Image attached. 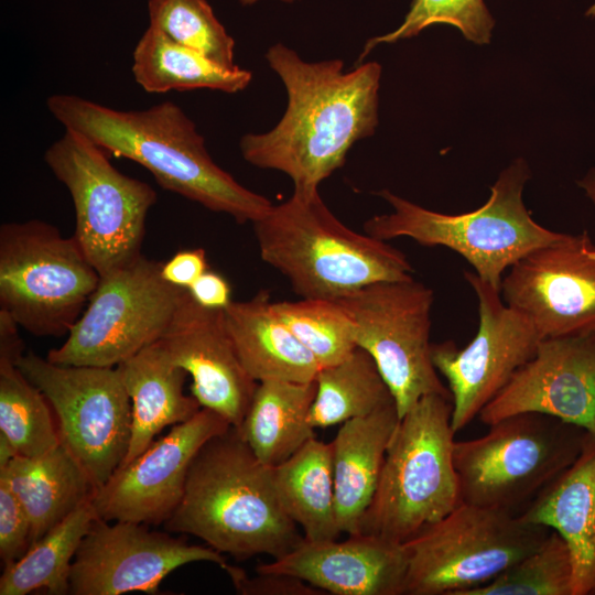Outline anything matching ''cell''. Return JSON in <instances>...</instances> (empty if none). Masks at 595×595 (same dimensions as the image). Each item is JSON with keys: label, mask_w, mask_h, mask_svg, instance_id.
Here are the masks:
<instances>
[{"label": "cell", "mask_w": 595, "mask_h": 595, "mask_svg": "<svg viewBox=\"0 0 595 595\" xmlns=\"http://www.w3.org/2000/svg\"><path fill=\"white\" fill-rule=\"evenodd\" d=\"M537 412L595 432V331L543 338L536 355L480 411L490 425Z\"/></svg>", "instance_id": "ac0fdd59"}, {"label": "cell", "mask_w": 595, "mask_h": 595, "mask_svg": "<svg viewBox=\"0 0 595 595\" xmlns=\"http://www.w3.org/2000/svg\"><path fill=\"white\" fill-rule=\"evenodd\" d=\"M273 309L321 368L342 361L357 347L353 322L335 300L301 298L273 302Z\"/></svg>", "instance_id": "d6a6232c"}, {"label": "cell", "mask_w": 595, "mask_h": 595, "mask_svg": "<svg viewBox=\"0 0 595 595\" xmlns=\"http://www.w3.org/2000/svg\"><path fill=\"white\" fill-rule=\"evenodd\" d=\"M500 295L543 338L594 332L595 242L587 231L561 234L507 270Z\"/></svg>", "instance_id": "2e32d148"}, {"label": "cell", "mask_w": 595, "mask_h": 595, "mask_svg": "<svg viewBox=\"0 0 595 595\" xmlns=\"http://www.w3.org/2000/svg\"><path fill=\"white\" fill-rule=\"evenodd\" d=\"M315 383L309 416L314 429L366 416L394 402L376 361L358 346L342 361L322 367Z\"/></svg>", "instance_id": "f546056e"}, {"label": "cell", "mask_w": 595, "mask_h": 595, "mask_svg": "<svg viewBox=\"0 0 595 595\" xmlns=\"http://www.w3.org/2000/svg\"><path fill=\"white\" fill-rule=\"evenodd\" d=\"M587 14L595 17V4L587 11Z\"/></svg>", "instance_id": "7bdbcfd3"}, {"label": "cell", "mask_w": 595, "mask_h": 595, "mask_svg": "<svg viewBox=\"0 0 595 595\" xmlns=\"http://www.w3.org/2000/svg\"><path fill=\"white\" fill-rule=\"evenodd\" d=\"M400 416L392 402L348 420L331 441L336 520L340 533H358L375 495L386 453Z\"/></svg>", "instance_id": "7402d4cb"}, {"label": "cell", "mask_w": 595, "mask_h": 595, "mask_svg": "<svg viewBox=\"0 0 595 595\" xmlns=\"http://www.w3.org/2000/svg\"><path fill=\"white\" fill-rule=\"evenodd\" d=\"M530 176L527 162L515 160L499 174L483 206L457 215L434 212L381 190L377 195L392 210L367 219L364 231L385 241L408 237L421 246L450 248L500 291L504 273L515 262L562 234L538 224L524 206L522 192Z\"/></svg>", "instance_id": "5b68a950"}, {"label": "cell", "mask_w": 595, "mask_h": 595, "mask_svg": "<svg viewBox=\"0 0 595 595\" xmlns=\"http://www.w3.org/2000/svg\"><path fill=\"white\" fill-rule=\"evenodd\" d=\"M149 25L172 41L227 66L235 64V40L206 0H149Z\"/></svg>", "instance_id": "836d02e7"}, {"label": "cell", "mask_w": 595, "mask_h": 595, "mask_svg": "<svg viewBox=\"0 0 595 595\" xmlns=\"http://www.w3.org/2000/svg\"><path fill=\"white\" fill-rule=\"evenodd\" d=\"M224 317L236 353L253 380H315L318 361L279 317L267 290L247 301H231Z\"/></svg>", "instance_id": "603a6c76"}, {"label": "cell", "mask_w": 595, "mask_h": 595, "mask_svg": "<svg viewBox=\"0 0 595 595\" xmlns=\"http://www.w3.org/2000/svg\"><path fill=\"white\" fill-rule=\"evenodd\" d=\"M136 83L149 94L199 88L236 94L248 87L252 74L238 65H220L148 26L132 53Z\"/></svg>", "instance_id": "4316f807"}, {"label": "cell", "mask_w": 595, "mask_h": 595, "mask_svg": "<svg viewBox=\"0 0 595 595\" xmlns=\"http://www.w3.org/2000/svg\"><path fill=\"white\" fill-rule=\"evenodd\" d=\"M315 393V380L258 382L237 429L260 462L275 467L315 437L309 420Z\"/></svg>", "instance_id": "484cf974"}, {"label": "cell", "mask_w": 595, "mask_h": 595, "mask_svg": "<svg viewBox=\"0 0 595 595\" xmlns=\"http://www.w3.org/2000/svg\"><path fill=\"white\" fill-rule=\"evenodd\" d=\"M30 538L28 513L7 480L0 476V558L4 566L25 553Z\"/></svg>", "instance_id": "d590c367"}, {"label": "cell", "mask_w": 595, "mask_h": 595, "mask_svg": "<svg viewBox=\"0 0 595 595\" xmlns=\"http://www.w3.org/2000/svg\"><path fill=\"white\" fill-rule=\"evenodd\" d=\"M573 577L570 548L551 530L537 550L488 583L461 595H573Z\"/></svg>", "instance_id": "1f68e13d"}, {"label": "cell", "mask_w": 595, "mask_h": 595, "mask_svg": "<svg viewBox=\"0 0 595 595\" xmlns=\"http://www.w3.org/2000/svg\"><path fill=\"white\" fill-rule=\"evenodd\" d=\"M483 436L455 441L462 502L519 515L577 458L586 430L524 412L488 425Z\"/></svg>", "instance_id": "52a82bcc"}, {"label": "cell", "mask_w": 595, "mask_h": 595, "mask_svg": "<svg viewBox=\"0 0 595 595\" xmlns=\"http://www.w3.org/2000/svg\"><path fill=\"white\" fill-rule=\"evenodd\" d=\"M31 523L30 545L88 500L94 487L86 473L61 443L37 457L17 455L0 468Z\"/></svg>", "instance_id": "d4e9b609"}, {"label": "cell", "mask_w": 595, "mask_h": 595, "mask_svg": "<svg viewBox=\"0 0 595 595\" xmlns=\"http://www.w3.org/2000/svg\"><path fill=\"white\" fill-rule=\"evenodd\" d=\"M161 267L140 255L100 277L65 342L46 358L60 365L117 367L159 340L185 289L166 282Z\"/></svg>", "instance_id": "8fae6325"}, {"label": "cell", "mask_w": 595, "mask_h": 595, "mask_svg": "<svg viewBox=\"0 0 595 595\" xmlns=\"http://www.w3.org/2000/svg\"><path fill=\"white\" fill-rule=\"evenodd\" d=\"M202 306L224 310L230 302V286L220 274L207 270L187 288Z\"/></svg>", "instance_id": "f35d334b"}, {"label": "cell", "mask_w": 595, "mask_h": 595, "mask_svg": "<svg viewBox=\"0 0 595 595\" xmlns=\"http://www.w3.org/2000/svg\"><path fill=\"white\" fill-rule=\"evenodd\" d=\"M17 455L19 454L14 446L7 436L0 432V468L7 466Z\"/></svg>", "instance_id": "ab89813d"}, {"label": "cell", "mask_w": 595, "mask_h": 595, "mask_svg": "<svg viewBox=\"0 0 595 595\" xmlns=\"http://www.w3.org/2000/svg\"><path fill=\"white\" fill-rule=\"evenodd\" d=\"M131 400V437L127 464L144 452L164 428L186 422L201 404L184 393L187 372L173 364L160 340L117 366Z\"/></svg>", "instance_id": "cb8c5ba5"}, {"label": "cell", "mask_w": 595, "mask_h": 595, "mask_svg": "<svg viewBox=\"0 0 595 595\" xmlns=\"http://www.w3.org/2000/svg\"><path fill=\"white\" fill-rule=\"evenodd\" d=\"M232 584L242 595H322L321 589L293 576L259 574L249 577L245 572Z\"/></svg>", "instance_id": "8d00e7d4"}, {"label": "cell", "mask_w": 595, "mask_h": 595, "mask_svg": "<svg viewBox=\"0 0 595 595\" xmlns=\"http://www.w3.org/2000/svg\"><path fill=\"white\" fill-rule=\"evenodd\" d=\"M335 301L353 322L356 345L376 361L400 418L426 394L451 397L432 361L431 288L412 277L372 283Z\"/></svg>", "instance_id": "4fadbf2b"}, {"label": "cell", "mask_w": 595, "mask_h": 595, "mask_svg": "<svg viewBox=\"0 0 595 595\" xmlns=\"http://www.w3.org/2000/svg\"><path fill=\"white\" fill-rule=\"evenodd\" d=\"M256 572L298 577L334 595H403L407 553L403 543L371 534H348L343 541L303 538Z\"/></svg>", "instance_id": "ffe728a7"}, {"label": "cell", "mask_w": 595, "mask_h": 595, "mask_svg": "<svg viewBox=\"0 0 595 595\" xmlns=\"http://www.w3.org/2000/svg\"><path fill=\"white\" fill-rule=\"evenodd\" d=\"M109 156L69 129L44 153L72 197L73 237L100 277L141 255L148 213L158 199L151 185L117 170Z\"/></svg>", "instance_id": "9c48e42d"}, {"label": "cell", "mask_w": 595, "mask_h": 595, "mask_svg": "<svg viewBox=\"0 0 595 595\" xmlns=\"http://www.w3.org/2000/svg\"><path fill=\"white\" fill-rule=\"evenodd\" d=\"M452 413L451 397L431 393L400 418L358 533L404 543L462 502Z\"/></svg>", "instance_id": "8992f818"}, {"label": "cell", "mask_w": 595, "mask_h": 595, "mask_svg": "<svg viewBox=\"0 0 595 595\" xmlns=\"http://www.w3.org/2000/svg\"><path fill=\"white\" fill-rule=\"evenodd\" d=\"M266 60L288 96L280 121L264 133L241 137L242 158L286 174L294 190H315L345 163L359 140L378 126L381 66L368 62L344 72L343 61L310 63L278 43Z\"/></svg>", "instance_id": "6da1fadb"}, {"label": "cell", "mask_w": 595, "mask_h": 595, "mask_svg": "<svg viewBox=\"0 0 595 595\" xmlns=\"http://www.w3.org/2000/svg\"><path fill=\"white\" fill-rule=\"evenodd\" d=\"M231 425L220 414L201 410L153 443L131 462L120 465L91 496L98 518L144 524L166 522L185 489L190 466L213 436Z\"/></svg>", "instance_id": "e0dca14e"}, {"label": "cell", "mask_w": 595, "mask_h": 595, "mask_svg": "<svg viewBox=\"0 0 595 595\" xmlns=\"http://www.w3.org/2000/svg\"><path fill=\"white\" fill-rule=\"evenodd\" d=\"M98 518L91 497L4 566L0 595H26L44 588L52 595L69 594V574L77 549Z\"/></svg>", "instance_id": "f1b7e54d"}, {"label": "cell", "mask_w": 595, "mask_h": 595, "mask_svg": "<svg viewBox=\"0 0 595 595\" xmlns=\"http://www.w3.org/2000/svg\"><path fill=\"white\" fill-rule=\"evenodd\" d=\"M46 397L61 443L90 480L102 486L126 458L131 400L118 367L60 365L29 351L17 361Z\"/></svg>", "instance_id": "7c38bea8"}, {"label": "cell", "mask_w": 595, "mask_h": 595, "mask_svg": "<svg viewBox=\"0 0 595 595\" xmlns=\"http://www.w3.org/2000/svg\"><path fill=\"white\" fill-rule=\"evenodd\" d=\"M159 340L173 364L192 377L191 391L201 407L220 414L231 426H240L258 382L236 353L224 310L199 305L184 289Z\"/></svg>", "instance_id": "d6986e66"}, {"label": "cell", "mask_w": 595, "mask_h": 595, "mask_svg": "<svg viewBox=\"0 0 595 595\" xmlns=\"http://www.w3.org/2000/svg\"><path fill=\"white\" fill-rule=\"evenodd\" d=\"M433 24L453 25L466 40L475 44H487L495 21L484 0H412L402 23L390 33L369 39L358 61L361 62L378 44L413 37Z\"/></svg>", "instance_id": "e575fe53"}, {"label": "cell", "mask_w": 595, "mask_h": 595, "mask_svg": "<svg viewBox=\"0 0 595 595\" xmlns=\"http://www.w3.org/2000/svg\"><path fill=\"white\" fill-rule=\"evenodd\" d=\"M556 531L574 566L573 595L595 594V432L586 431L574 463L518 515Z\"/></svg>", "instance_id": "44dd1931"}, {"label": "cell", "mask_w": 595, "mask_h": 595, "mask_svg": "<svg viewBox=\"0 0 595 595\" xmlns=\"http://www.w3.org/2000/svg\"><path fill=\"white\" fill-rule=\"evenodd\" d=\"M278 500L307 540L337 539L331 443L309 441L289 459L272 467Z\"/></svg>", "instance_id": "83f0119b"}, {"label": "cell", "mask_w": 595, "mask_h": 595, "mask_svg": "<svg viewBox=\"0 0 595 595\" xmlns=\"http://www.w3.org/2000/svg\"><path fill=\"white\" fill-rule=\"evenodd\" d=\"M165 527L238 560L278 559L304 538L280 506L272 467L258 459L235 426L198 451Z\"/></svg>", "instance_id": "3957f363"}, {"label": "cell", "mask_w": 595, "mask_h": 595, "mask_svg": "<svg viewBox=\"0 0 595 595\" xmlns=\"http://www.w3.org/2000/svg\"><path fill=\"white\" fill-rule=\"evenodd\" d=\"M52 410L17 361L0 355V432L19 455L37 457L61 444Z\"/></svg>", "instance_id": "4dcf8cb0"}, {"label": "cell", "mask_w": 595, "mask_h": 595, "mask_svg": "<svg viewBox=\"0 0 595 595\" xmlns=\"http://www.w3.org/2000/svg\"><path fill=\"white\" fill-rule=\"evenodd\" d=\"M551 529L499 509L461 502L403 543V595H461L537 550Z\"/></svg>", "instance_id": "30bf717a"}, {"label": "cell", "mask_w": 595, "mask_h": 595, "mask_svg": "<svg viewBox=\"0 0 595 595\" xmlns=\"http://www.w3.org/2000/svg\"><path fill=\"white\" fill-rule=\"evenodd\" d=\"M208 270L206 253L203 249H188L176 252L162 262V278L172 285L187 289Z\"/></svg>", "instance_id": "74e56055"}, {"label": "cell", "mask_w": 595, "mask_h": 595, "mask_svg": "<svg viewBox=\"0 0 595 595\" xmlns=\"http://www.w3.org/2000/svg\"><path fill=\"white\" fill-rule=\"evenodd\" d=\"M464 275L478 300V331L464 348L446 340L431 349L436 370L448 383L455 432L479 415L543 339L526 314L505 303L499 290L475 272Z\"/></svg>", "instance_id": "5bb4252c"}, {"label": "cell", "mask_w": 595, "mask_h": 595, "mask_svg": "<svg viewBox=\"0 0 595 595\" xmlns=\"http://www.w3.org/2000/svg\"><path fill=\"white\" fill-rule=\"evenodd\" d=\"M240 2V4L242 6H251V4H255L256 2H258L259 0H238ZM283 2H288V3H292L294 2L295 0H282Z\"/></svg>", "instance_id": "b9f144b4"}, {"label": "cell", "mask_w": 595, "mask_h": 595, "mask_svg": "<svg viewBox=\"0 0 595 595\" xmlns=\"http://www.w3.org/2000/svg\"><path fill=\"white\" fill-rule=\"evenodd\" d=\"M46 106L65 129L85 136L109 155L140 164L162 188L209 210L242 224L260 219L273 205L213 161L194 121L171 100L120 110L77 95L55 94Z\"/></svg>", "instance_id": "7a4b0ae2"}, {"label": "cell", "mask_w": 595, "mask_h": 595, "mask_svg": "<svg viewBox=\"0 0 595 595\" xmlns=\"http://www.w3.org/2000/svg\"><path fill=\"white\" fill-rule=\"evenodd\" d=\"M202 561L218 565L229 577L238 569L209 545L191 544L167 533L151 531L144 523L115 521L110 524L97 518L73 560L69 594H156L162 581L174 570Z\"/></svg>", "instance_id": "9a60e30c"}, {"label": "cell", "mask_w": 595, "mask_h": 595, "mask_svg": "<svg viewBox=\"0 0 595 595\" xmlns=\"http://www.w3.org/2000/svg\"><path fill=\"white\" fill-rule=\"evenodd\" d=\"M261 259L303 299L337 300L366 285L412 278L407 256L344 225L318 190H293L252 223Z\"/></svg>", "instance_id": "277c9868"}, {"label": "cell", "mask_w": 595, "mask_h": 595, "mask_svg": "<svg viewBox=\"0 0 595 595\" xmlns=\"http://www.w3.org/2000/svg\"><path fill=\"white\" fill-rule=\"evenodd\" d=\"M577 184L586 196L595 203V169L591 170Z\"/></svg>", "instance_id": "60d3db41"}, {"label": "cell", "mask_w": 595, "mask_h": 595, "mask_svg": "<svg viewBox=\"0 0 595 595\" xmlns=\"http://www.w3.org/2000/svg\"><path fill=\"white\" fill-rule=\"evenodd\" d=\"M100 274L76 239L40 219L0 227V311L35 336L67 335Z\"/></svg>", "instance_id": "ba28073f"}]
</instances>
